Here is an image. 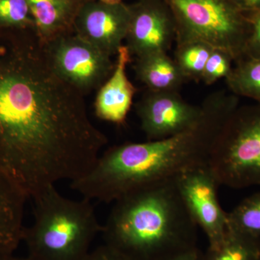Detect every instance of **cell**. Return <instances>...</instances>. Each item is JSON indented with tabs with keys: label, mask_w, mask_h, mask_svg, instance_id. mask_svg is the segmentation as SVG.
I'll use <instances>...</instances> for the list:
<instances>
[{
	"label": "cell",
	"mask_w": 260,
	"mask_h": 260,
	"mask_svg": "<svg viewBox=\"0 0 260 260\" xmlns=\"http://www.w3.org/2000/svg\"><path fill=\"white\" fill-rule=\"evenodd\" d=\"M51 68L35 28L0 29V174L28 199L76 180L108 139Z\"/></svg>",
	"instance_id": "1"
},
{
	"label": "cell",
	"mask_w": 260,
	"mask_h": 260,
	"mask_svg": "<svg viewBox=\"0 0 260 260\" xmlns=\"http://www.w3.org/2000/svg\"><path fill=\"white\" fill-rule=\"evenodd\" d=\"M202 105L203 116L194 127L166 139L113 146L99 155L86 174L71 181L70 187L85 199L109 203L208 164L214 143L239 107V99L218 91Z\"/></svg>",
	"instance_id": "2"
},
{
	"label": "cell",
	"mask_w": 260,
	"mask_h": 260,
	"mask_svg": "<svg viewBox=\"0 0 260 260\" xmlns=\"http://www.w3.org/2000/svg\"><path fill=\"white\" fill-rule=\"evenodd\" d=\"M102 233L105 244L133 260H164L197 247L198 225L175 179L114 202Z\"/></svg>",
	"instance_id": "3"
},
{
	"label": "cell",
	"mask_w": 260,
	"mask_h": 260,
	"mask_svg": "<svg viewBox=\"0 0 260 260\" xmlns=\"http://www.w3.org/2000/svg\"><path fill=\"white\" fill-rule=\"evenodd\" d=\"M34 222L24 230L29 260H83L103 225L92 201L72 200L48 186L32 198Z\"/></svg>",
	"instance_id": "4"
},
{
	"label": "cell",
	"mask_w": 260,
	"mask_h": 260,
	"mask_svg": "<svg viewBox=\"0 0 260 260\" xmlns=\"http://www.w3.org/2000/svg\"><path fill=\"white\" fill-rule=\"evenodd\" d=\"M175 22L177 44L202 42L244 57L250 20L234 0H164Z\"/></svg>",
	"instance_id": "5"
},
{
	"label": "cell",
	"mask_w": 260,
	"mask_h": 260,
	"mask_svg": "<svg viewBox=\"0 0 260 260\" xmlns=\"http://www.w3.org/2000/svg\"><path fill=\"white\" fill-rule=\"evenodd\" d=\"M208 165L220 186H260V103L238 107L220 130Z\"/></svg>",
	"instance_id": "6"
},
{
	"label": "cell",
	"mask_w": 260,
	"mask_h": 260,
	"mask_svg": "<svg viewBox=\"0 0 260 260\" xmlns=\"http://www.w3.org/2000/svg\"><path fill=\"white\" fill-rule=\"evenodd\" d=\"M44 47L54 73L83 95L100 88L115 68L112 56L75 32L44 43Z\"/></svg>",
	"instance_id": "7"
},
{
	"label": "cell",
	"mask_w": 260,
	"mask_h": 260,
	"mask_svg": "<svg viewBox=\"0 0 260 260\" xmlns=\"http://www.w3.org/2000/svg\"><path fill=\"white\" fill-rule=\"evenodd\" d=\"M184 205L201 228L214 249L223 243L229 229L228 213L224 211L218 198L220 186L208 164L192 168L175 179Z\"/></svg>",
	"instance_id": "8"
},
{
	"label": "cell",
	"mask_w": 260,
	"mask_h": 260,
	"mask_svg": "<svg viewBox=\"0 0 260 260\" xmlns=\"http://www.w3.org/2000/svg\"><path fill=\"white\" fill-rule=\"evenodd\" d=\"M141 129L150 140L166 139L194 127L203 114V105L186 102L179 91L148 90L135 105Z\"/></svg>",
	"instance_id": "9"
},
{
	"label": "cell",
	"mask_w": 260,
	"mask_h": 260,
	"mask_svg": "<svg viewBox=\"0 0 260 260\" xmlns=\"http://www.w3.org/2000/svg\"><path fill=\"white\" fill-rule=\"evenodd\" d=\"M129 29L125 41L131 55L137 58L167 52L176 41L175 22L164 0H138L129 5Z\"/></svg>",
	"instance_id": "10"
},
{
	"label": "cell",
	"mask_w": 260,
	"mask_h": 260,
	"mask_svg": "<svg viewBox=\"0 0 260 260\" xmlns=\"http://www.w3.org/2000/svg\"><path fill=\"white\" fill-rule=\"evenodd\" d=\"M129 5L107 4L92 0L84 5L77 15L74 32L104 54L116 55L129 29Z\"/></svg>",
	"instance_id": "11"
},
{
	"label": "cell",
	"mask_w": 260,
	"mask_h": 260,
	"mask_svg": "<svg viewBox=\"0 0 260 260\" xmlns=\"http://www.w3.org/2000/svg\"><path fill=\"white\" fill-rule=\"evenodd\" d=\"M116 56L114 72L99 89L94 107L95 115L99 119L122 124L133 105L136 88L126 73V66L131 61L129 49L122 45Z\"/></svg>",
	"instance_id": "12"
},
{
	"label": "cell",
	"mask_w": 260,
	"mask_h": 260,
	"mask_svg": "<svg viewBox=\"0 0 260 260\" xmlns=\"http://www.w3.org/2000/svg\"><path fill=\"white\" fill-rule=\"evenodd\" d=\"M36 22L38 36L47 43L74 32L77 15L92 0H25Z\"/></svg>",
	"instance_id": "13"
},
{
	"label": "cell",
	"mask_w": 260,
	"mask_h": 260,
	"mask_svg": "<svg viewBox=\"0 0 260 260\" xmlns=\"http://www.w3.org/2000/svg\"><path fill=\"white\" fill-rule=\"evenodd\" d=\"M27 198L0 174V254H13L23 241Z\"/></svg>",
	"instance_id": "14"
},
{
	"label": "cell",
	"mask_w": 260,
	"mask_h": 260,
	"mask_svg": "<svg viewBox=\"0 0 260 260\" xmlns=\"http://www.w3.org/2000/svg\"><path fill=\"white\" fill-rule=\"evenodd\" d=\"M137 78L154 91H179L186 78L167 52H155L137 58Z\"/></svg>",
	"instance_id": "15"
},
{
	"label": "cell",
	"mask_w": 260,
	"mask_h": 260,
	"mask_svg": "<svg viewBox=\"0 0 260 260\" xmlns=\"http://www.w3.org/2000/svg\"><path fill=\"white\" fill-rule=\"evenodd\" d=\"M202 260H260V238L232 229L218 247L208 248Z\"/></svg>",
	"instance_id": "16"
},
{
	"label": "cell",
	"mask_w": 260,
	"mask_h": 260,
	"mask_svg": "<svg viewBox=\"0 0 260 260\" xmlns=\"http://www.w3.org/2000/svg\"><path fill=\"white\" fill-rule=\"evenodd\" d=\"M225 81L234 95L260 103V56L243 58L237 61Z\"/></svg>",
	"instance_id": "17"
},
{
	"label": "cell",
	"mask_w": 260,
	"mask_h": 260,
	"mask_svg": "<svg viewBox=\"0 0 260 260\" xmlns=\"http://www.w3.org/2000/svg\"><path fill=\"white\" fill-rule=\"evenodd\" d=\"M177 46L174 61L184 78L186 80H201L213 48L202 42H187Z\"/></svg>",
	"instance_id": "18"
},
{
	"label": "cell",
	"mask_w": 260,
	"mask_h": 260,
	"mask_svg": "<svg viewBox=\"0 0 260 260\" xmlns=\"http://www.w3.org/2000/svg\"><path fill=\"white\" fill-rule=\"evenodd\" d=\"M229 229L260 238V192L251 195L228 213Z\"/></svg>",
	"instance_id": "19"
},
{
	"label": "cell",
	"mask_w": 260,
	"mask_h": 260,
	"mask_svg": "<svg viewBox=\"0 0 260 260\" xmlns=\"http://www.w3.org/2000/svg\"><path fill=\"white\" fill-rule=\"evenodd\" d=\"M28 28L36 22L25 0H0V29Z\"/></svg>",
	"instance_id": "20"
},
{
	"label": "cell",
	"mask_w": 260,
	"mask_h": 260,
	"mask_svg": "<svg viewBox=\"0 0 260 260\" xmlns=\"http://www.w3.org/2000/svg\"><path fill=\"white\" fill-rule=\"evenodd\" d=\"M233 60L232 56L227 51L213 49L205 64L202 81L210 85L222 78L225 79L233 69Z\"/></svg>",
	"instance_id": "21"
},
{
	"label": "cell",
	"mask_w": 260,
	"mask_h": 260,
	"mask_svg": "<svg viewBox=\"0 0 260 260\" xmlns=\"http://www.w3.org/2000/svg\"><path fill=\"white\" fill-rule=\"evenodd\" d=\"M249 18L251 24L250 31L246 40L243 58L260 56V11L252 13Z\"/></svg>",
	"instance_id": "22"
},
{
	"label": "cell",
	"mask_w": 260,
	"mask_h": 260,
	"mask_svg": "<svg viewBox=\"0 0 260 260\" xmlns=\"http://www.w3.org/2000/svg\"><path fill=\"white\" fill-rule=\"evenodd\" d=\"M83 260H133L112 246L104 244L89 251Z\"/></svg>",
	"instance_id": "23"
},
{
	"label": "cell",
	"mask_w": 260,
	"mask_h": 260,
	"mask_svg": "<svg viewBox=\"0 0 260 260\" xmlns=\"http://www.w3.org/2000/svg\"><path fill=\"white\" fill-rule=\"evenodd\" d=\"M202 256L203 254H200L197 247H194L177 253L164 260H202Z\"/></svg>",
	"instance_id": "24"
},
{
	"label": "cell",
	"mask_w": 260,
	"mask_h": 260,
	"mask_svg": "<svg viewBox=\"0 0 260 260\" xmlns=\"http://www.w3.org/2000/svg\"><path fill=\"white\" fill-rule=\"evenodd\" d=\"M244 13H254L260 11V0H234Z\"/></svg>",
	"instance_id": "25"
},
{
	"label": "cell",
	"mask_w": 260,
	"mask_h": 260,
	"mask_svg": "<svg viewBox=\"0 0 260 260\" xmlns=\"http://www.w3.org/2000/svg\"><path fill=\"white\" fill-rule=\"evenodd\" d=\"M0 260H29L28 258L23 259V258L16 257L13 254H0Z\"/></svg>",
	"instance_id": "26"
},
{
	"label": "cell",
	"mask_w": 260,
	"mask_h": 260,
	"mask_svg": "<svg viewBox=\"0 0 260 260\" xmlns=\"http://www.w3.org/2000/svg\"><path fill=\"white\" fill-rule=\"evenodd\" d=\"M99 1L107 4H118V3H122V0H99Z\"/></svg>",
	"instance_id": "27"
}]
</instances>
